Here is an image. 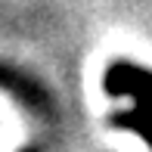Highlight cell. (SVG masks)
Masks as SVG:
<instances>
[{
	"label": "cell",
	"mask_w": 152,
	"mask_h": 152,
	"mask_svg": "<svg viewBox=\"0 0 152 152\" xmlns=\"http://www.w3.org/2000/svg\"><path fill=\"white\" fill-rule=\"evenodd\" d=\"M106 90L115 93V96L124 93V96H134L137 99V106L130 112H118L112 121L118 127L137 130L152 146V75L134 68L130 62H115L106 72Z\"/></svg>",
	"instance_id": "obj_1"
}]
</instances>
